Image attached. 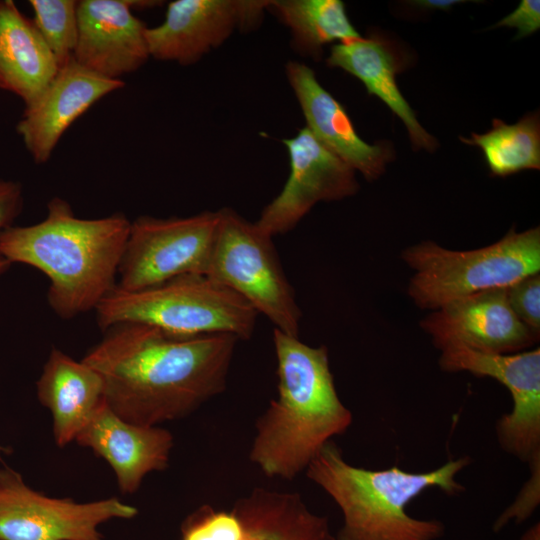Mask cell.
Listing matches in <instances>:
<instances>
[{"instance_id": "7a4b0ae2", "label": "cell", "mask_w": 540, "mask_h": 540, "mask_svg": "<svg viewBox=\"0 0 540 540\" xmlns=\"http://www.w3.org/2000/svg\"><path fill=\"white\" fill-rule=\"evenodd\" d=\"M130 224L121 212L79 218L68 201L53 197L42 221L0 233V255L45 274L49 306L60 318L72 319L96 309L115 289Z\"/></svg>"}, {"instance_id": "6da1fadb", "label": "cell", "mask_w": 540, "mask_h": 540, "mask_svg": "<svg viewBox=\"0 0 540 540\" xmlns=\"http://www.w3.org/2000/svg\"><path fill=\"white\" fill-rule=\"evenodd\" d=\"M238 341L230 334L177 337L123 322L105 329L81 360L102 377L104 401L117 416L157 426L224 392Z\"/></svg>"}, {"instance_id": "30bf717a", "label": "cell", "mask_w": 540, "mask_h": 540, "mask_svg": "<svg viewBox=\"0 0 540 540\" xmlns=\"http://www.w3.org/2000/svg\"><path fill=\"white\" fill-rule=\"evenodd\" d=\"M137 512L115 497L88 503L48 497L18 472L0 469V540H103L100 524Z\"/></svg>"}, {"instance_id": "52a82bcc", "label": "cell", "mask_w": 540, "mask_h": 540, "mask_svg": "<svg viewBox=\"0 0 540 540\" xmlns=\"http://www.w3.org/2000/svg\"><path fill=\"white\" fill-rule=\"evenodd\" d=\"M219 222L207 276L242 297L276 329L298 337L301 311L272 237L231 208Z\"/></svg>"}, {"instance_id": "9c48e42d", "label": "cell", "mask_w": 540, "mask_h": 540, "mask_svg": "<svg viewBox=\"0 0 540 540\" xmlns=\"http://www.w3.org/2000/svg\"><path fill=\"white\" fill-rule=\"evenodd\" d=\"M440 350L442 370L490 377L506 387L513 406L496 421L497 442L522 463L540 461V349L498 354L447 344Z\"/></svg>"}, {"instance_id": "f1b7e54d", "label": "cell", "mask_w": 540, "mask_h": 540, "mask_svg": "<svg viewBox=\"0 0 540 540\" xmlns=\"http://www.w3.org/2000/svg\"><path fill=\"white\" fill-rule=\"evenodd\" d=\"M499 27L516 28V39L532 35L540 29V1L522 0L514 11L493 26Z\"/></svg>"}, {"instance_id": "484cf974", "label": "cell", "mask_w": 540, "mask_h": 540, "mask_svg": "<svg viewBox=\"0 0 540 540\" xmlns=\"http://www.w3.org/2000/svg\"><path fill=\"white\" fill-rule=\"evenodd\" d=\"M509 305L518 319L540 334V275L524 277L505 288Z\"/></svg>"}, {"instance_id": "7402d4cb", "label": "cell", "mask_w": 540, "mask_h": 540, "mask_svg": "<svg viewBox=\"0 0 540 540\" xmlns=\"http://www.w3.org/2000/svg\"><path fill=\"white\" fill-rule=\"evenodd\" d=\"M291 31L292 44L301 54L319 58L323 46L362 38L340 0H276L267 9Z\"/></svg>"}, {"instance_id": "5b68a950", "label": "cell", "mask_w": 540, "mask_h": 540, "mask_svg": "<svg viewBox=\"0 0 540 540\" xmlns=\"http://www.w3.org/2000/svg\"><path fill=\"white\" fill-rule=\"evenodd\" d=\"M105 329L123 322L154 326L177 337L230 334L249 339L258 313L238 294L201 274L183 275L139 291L115 289L96 307Z\"/></svg>"}, {"instance_id": "5bb4252c", "label": "cell", "mask_w": 540, "mask_h": 540, "mask_svg": "<svg viewBox=\"0 0 540 540\" xmlns=\"http://www.w3.org/2000/svg\"><path fill=\"white\" fill-rule=\"evenodd\" d=\"M123 80L102 77L74 59L57 73L16 125L36 164H45L65 131L98 100L124 87Z\"/></svg>"}, {"instance_id": "83f0119b", "label": "cell", "mask_w": 540, "mask_h": 540, "mask_svg": "<svg viewBox=\"0 0 540 540\" xmlns=\"http://www.w3.org/2000/svg\"><path fill=\"white\" fill-rule=\"evenodd\" d=\"M24 204L23 187L20 182L0 178V233L11 226L21 214ZM12 264L0 255V275Z\"/></svg>"}, {"instance_id": "7c38bea8", "label": "cell", "mask_w": 540, "mask_h": 540, "mask_svg": "<svg viewBox=\"0 0 540 540\" xmlns=\"http://www.w3.org/2000/svg\"><path fill=\"white\" fill-rule=\"evenodd\" d=\"M269 1L175 0L164 21L146 28L149 56L159 61L190 65L224 43L236 28L258 24Z\"/></svg>"}, {"instance_id": "ba28073f", "label": "cell", "mask_w": 540, "mask_h": 540, "mask_svg": "<svg viewBox=\"0 0 540 540\" xmlns=\"http://www.w3.org/2000/svg\"><path fill=\"white\" fill-rule=\"evenodd\" d=\"M218 222V211L189 217H137L130 224L116 288L133 292L183 275H206Z\"/></svg>"}, {"instance_id": "9a60e30c", "label": "cell", "mask_w": 540, "mask_h": 540, "mask_svg": "<svg viewBox=\"0 0 540 540\" xmlns=\"http://www.w3.org/2000/svg\"><path fill=\"white\" fill-rule=\"evenodd\" d=\"M74 60L109 79L135 72L150 58L146 25L127 0H80Z\"/></svg>"}, {"instance_id": "2e32d148", "label": "cell", "mask_w": 540, "mask_h": 540, "mask_svg": "<svg viewBox=\"0 0 540 540\" xmlns=\"http://www.w3.org/2000/svg\"><path fill=\"white\" fill-rule=\"evenodd\" d=\"M286 76L301 107L306 128L366 180H376L393 158L391 146L364 141L345 108L321 86L310 67L290 61L286 64Z\"/></svg>"}, {"instance_id": "44dd1931", "label": "cell", "mask_w": 540, "mask_h": 540, "mask_svg": "<svg viewBox=\"0 0 540 540\" xmlns=\"http://www.w3.org/2000/svg\"><path fill=\"white\" fill-rule=\"evenodd\" d=\"M232 509L243 527L242 540H336L328 518L312 512L296 492L256 487Z\"/></svg>"}, {"instance_id": "1f68e13d", "label": "cell", "mask_w": 540, "mask_h": 540, "mask_svg": "<svg viewBox=\"0 0 540 540\" xmlns=\"http://www.w3.org/2000/svg\"><path fill=\"white\" fill-rule=\"evenodd\" d=\"M5 451V448L0 445V452Z\"/></svg>"}, {"instance_id": "d6986e66", "label": "cell", "mask_w": 540, "mask_h": 540, "mask_svg": "<svg viewBox=\"0 0 540 540\" xmlns=\"http://www.w3.org/2000/svg\"><path fill=\"white\" fill-rule=\"evenodd\" d=\"M36 389L39 401L52 414L53 435L60 447L76 439L104 402L100 374L57 348L51 350Z\"/></svg>"}, {"instance_id": "4dcf8cb0", "label": "cell", "mask_w": 540, "mask_h": 540, "mask_svg": "<svg viewBox=\"0 0 540 540\" xmlns=\"http://www.w3.org/2000/svg\"><path fill=\"white\" fill-rule=\"evenodd\" d=\"M520 540H540V523L537 522L529 527L520 537Z\"/></svg>"}, {"instance_id": "4316f807", "label": "cell", "mask_w": 540, "mask_h": 540, "mask_svg": "<svg viewBox=\"0 0 540 540\" xmlns=\"http://www.w3.org/2000/svg\"><path fill=\"white\" fill-rule=\"evenodd\" d=\"M530 479L525 483L519 496L493 524L494 532H499L508 523H521L531 516L540 501V462L530 467Z\"/></svg>"}, {"instance_id": "ac0fdd59", "label": "cell", "mask_w": 540, "mask_h": 540, "mask_svg": "<svg viewBox=\"0 0 540 540\" xmlns=\"http://www.w3.org/2000/svg\"><path fill=\"white\" fill-rule=\"evenodd\" d=\"M327 65L343 69L359 79L404 123L415 149L432 152L436 139L417 120L416 114L397 86L396 75L404 67L399 53L386 38L372 35L331 47Z\"/></svg>"}, {"instance_id": "cb8c5ba5", "label": "cell", "mask_w": 540, "mask_h": 540, "mask_svg": "<svg viewBox=\"0 0 540 540\" xmlns=\"http://www.w3.org/2000/svg\"><path fill=\"white\" fill-rule=\"evenodd\" d=\"M75 0H30L32 19L58 68L74 59L78 37Z\"/></svg>"}, {"instance_id": "8992f818", "label": "cell", "mask_w": 540, "mask_h": 540, "mask_svg": "<svg viewBox=\"0 0 540 540\" xmlns=\"http://www.w3.org/2000/svg\"><path fill=\"white\" fill-rule=\"evenodd\" d=\"M402 259L415 271L408 285L409 296L420 308L436 310L539 273L540 229L510 230L496 243L469 251L425 241L406 248Z\"/></svg>"}, {"instance_id": "e0dca14e", "label": "cell", "mask_w": 540, "mask_h": 540, "mask_svg": "<svg viewBox=\"0 0 540 540\" xmlns=\"http://www.w3.org/2000/svg\"><path fill=\"white\" fill-rule=\"evenodd\" d=\"M75 441L112 467L122 493L136 492L150 472L163 471L173 447L172 434L158 426H140L117 416L105 401Z\"/></svg>"}, {"instance_id": "4fadbf2b", "label": "cell", "mask_w": 540, "mask_h": 540, "mask_svg": "<svg viewBox=\"0 0 540 540\" xmlns=\"http://www.w3.org/2000/svg\"><path fill=\"white\" fill-rule=\"evenodd\" d=\"M421 326L438 348L459 344L481 352L511 354L528 350L539 338L515 315L505 288L449 302L428 315Z\"/></svg>"}, {"instance_id": "d4e9b609", "label": "cell", "mask_w": 540, "mask_h": 540, "mask_svg": "<svg viewBox=\"0 0 540 540\" xmlns=\"http://www.w3.org/2000/svg\"><path fill=\"white\" fill-rule=\"evenodd\" d=\"M243 527L233 509L203 505L187 520L183 540H242Z\"/></svg>"}, {"instance_id": "8fae6325", "label": "cell", "mask_w": 540, "mask_h": 540, "mask_svg": "<svg viewBox=\"0 0 540 540\" xmlns=\"http://www.w3.org/2000/svg\"><path fill=\"white\" fill-rule=\"evenodd\" d=\"M283 143L289 154V177L255 222L271 237L295 228L316 203L352 196L359 188L355 171L306 127Z\"/></svg>"}, {"instance_id": "277c9868", "label": "cell", "mask_w": 540, "mask_h": 540, "mask_svg": "<svg viewBox=\"0 0 540 540\" xmlns=\"http://www.w3.org/2000/svg\"><path fill=\"white\" fill-rule=\"evenodd\" d=\"M470 463L464 456L428 472L398 466L373 470L350 464L329 441L305 473L341 510L343 524L336 540H438L445 533L443 522L414 518L406 508L431 488L450 496L463 493L465 487L456 477Z\"/></svg>"}, {"instance_id": "f546056e", "label": "cell", "mask_w": 540, "mask_h": 540, "mask_svg": "<svg viewBox=\"0 0 540 540\" xmlns=\"http://www.w3.org/2000/svg\"><path fill=\"white\" fill-rule=\"evenodd\" d=\"M464 0H415L409 1V5L421 10H443L448 11L452 6L460 3H465Z\"/></svg>"}, {"instance_id": "3957f363", "label": "cell", "mask_w": 540, "mask_h": 540, "mask_svg": "<svg viewBox=\"0 0 540 540\" xmlns=\"http://www.w3.org/2000/svg\"><path fill=\"white\" fill-rule=\"evenodd\" d=\"M277 396L257 419L250 461L267 477L292 480L352 425L340 400L325 346L312 347L276 328Z\"/></svg>"}, {"instance_id": "603a6c76", "label": "cell", "mask_w": 540, "mask_h": 540, "mask_svg": "<svg viewBox=\"0 0 540 540\" xmlns=\"http://www.w3.org/2000/svg\"><path fill=\"white\" fill-rule=\"evenodd\" d=\"M479 147L490 172L508 176L526 169H540V119L538 112L522 117L515 124L493 119L492 128L483 134L460 138Z\"/></svg>"}, {"instance_id": "ffe728a7", "label": "cell", "mask_w": 540, "mask_h": 540, "mask_svg": "<svg viewBox=\"0 0 540 540\" xmlns=\"http://www.w3.org/2000/svg\"><path fill=\"white\" fill-rule=\"evenodd\" d=\"M58 71L32 19L12 0H0V89L31 104Z\"/></svg>"}]
</instances>
